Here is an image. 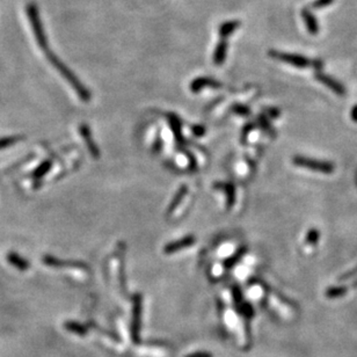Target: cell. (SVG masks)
I'll return each instance as SVG.
<instances>
[{"instance_id": "obj_1", "label": "cell", "mask_w": 357, "mask_h": 357, "mask_svg": "<svg viewBox=\"0 0 357 357\" xmlns=\"http://www.w3.org/2000/svg\"><path fill=\"white\" fill-rule=\"evenodd\" d=\"M47 57L49 61L54 65L55 69H56L58 72L61 74V77H64V79L69 81L70 85L72 86V89L78 93V95L83 101H89L90 100V93L89 90L86 89L85 86L81 84V81L78 79V78L74 76V73L71 71L69 67L65 65L63 61H61L57 56H55L53 53H47Z\"/></svg>"}, {"instance_id": "obj_2", "label": "cell", "mask_w": 357, "mask_h": 357, "mask_svg": "<svg viewBox=\"0 0 357 357\" xmlns=\"http://www.w3.org/2000/svg\"><path fill=\"white\" fill-rule=\"evenodd\" d=\"M26 13H27L28 20L31 25L32 32H34V36L36 38L37 44L40 45L42 50L48 51V40L47 36H45L44 28L43 25H42L41 15L40 12H38L37 6L30 2V4H28L27 7H26Z\"/></svg>"}, {"instance_id": "obj_3", "label": "cell", "mask_w": 357, "mask_h": 357, "mask_svg": "<svg viewBox=\"0 0 357 357\" xmlns=\"http://www.w3.org/2000/svg\"><path fill=\"white\" fill-rule=\"evenodd\" d=\"M292 161L298 167L306 168V170L318 172V173L332 174L335 171V166H334L332 162L317 160V159L303 157V155H296Z\"/></svg>"}, {"instance_id": "obj_4", "label": "cell", "mask_w": 357, "mask_h": 357, "mask_svg": "<svg viewBox=\"0 0 357 357\" xmlns=\"http://www.w3.org/2000/svg\"><path fill=\"white\" fill-rule=\"evenodd\" d=\"M132 321H131V339L135 343H139V335H141V324H142V307L143 300L141 295H135L132 299Z\"/></svg>"}, {"instance_id": "obj_5", "label": "cell", "mask_w": 357, "mask_h": 357, "mask_svg": "<svg viewBox=\"0 0 357 357\" xmlns=\"http://www.w3.org/2000/svg\"><path fill=\"white\" fill-rule=\"evenodd\" d=\"M269 55L274 58V60L284 61V63L290 64L292 66L298 67V69H305V67L310 66L311 64H313L308 58L300 56V55L296 54H288V53H280V51L272 50L269 53Z\"/></svg>"}, {"instance_id": "obj_6", "label": "cell", "mask_w": 357, "mask_h": 357, "mask_svg": "<svg viewBox=\"0 0 357 357\" xmlns=\"http://www.w3.org/2000/svg\"><path fill=\"white\" fill-rule=\"evenodd\" d=\"M316 78H317V80H319L320 83H323L325 86L328 87L332 92L339 94L340 96L345 95V93H346L345 87H343L342 84H340L339 81L333 79L332 77L326 76V74H324V73H317Z\"/></svg>"}, {"instance_id": "obj_7", "label": "cell", "mask_w": 357, "mask_h": 357, "mask_svg": "<svg viewBox=\"0 0 357 357\" xmlns=\"http://www.w3.org/2000/svg\"><path fill=\"white\" fill-rule=\"evenodd\" d=\"M206 87H211V89H220L222 85L218 83V81L215 79H211V78L208 77H202V78H196V79L193 80L190 85L191 92L197 93L200 92L201 89H206Z\"/></svg>"}, {"instance_id": "obj_8", "label": "cell", "mask_w": 357, "mask_h": 357, "mask_svg": "<svg viewBox=\"0 0 357 357\" xmlns=\"http://www.w3.org/2000/svg\"><path fill=\"white\" fill-rule=\"evenodd\" d=\"M195 242V238L194 237H184V238L180 239V240H177V241H173L171 243H168V245L165 247V253L166 254H173V253L178 252V251H181V249L183 248H187L189 247V246L193 245V243Z\"/></svg>"}, {"instance_id": "obj_9", "label": "cell", "mask_w": 357, "mask_h": 357, "mask_svg": "<svg viewBox=\"0 0 357 357\" xmlns=\"http://www.w3.org/2000/svg\"><path fill=\"white\" fill-rule=\"evenodd\" d=\"M301 15H303V19H304L305 26H306V28H307V31L312 35L318 34V31H319V25H318L317 19L314 18V15L312 14V13H311L310 11H307V9H303Z\"/></svg>"}, {"instance_id": "obj_10", "label": "cell", "mask_w": 357, "mask_h": 357, "mask_svg": "<svg viewBox=\"0 0 357 357\" xmlns=\"http://www.w3.org/2000/svg\"><path fill=\"white\" fill-rule=\"evenodd\" d=\"M80 132H81V136H83L84 139H85L87 148H89V150L90 153H92L93 157H99V149H97L95 143L93 142L89 126L81 125L80 126Z\"/></svg>"}, {"instance_id": "obj_11", "label": "cell", "mask_w": 357, "mask_h": 357, "mask_svg": "<svg viewBox=\"0 0 357 357\" xmlns=\"http://www.w3.org/2000/svg\"><path fill=\"white\" fill-rule=\"evenodd\" d=\"M227 48H229V44L225 40H222L217 44L215 49V53H213V63L217 65H222L226 60L227 55Z\"/></svg>"}, {"instance_id": "obj_12", "label": "cell", "mask_w": 357, "mask_h": 357, "mask_svg": "<svg viewBox=\"0 0 357 357\" xmlns=\"http://www.w3.org/2000/svg\"><path fill=\"white\" fill-rule=\"evenodd\" d=\"M240 26H241V22L239 20H235V21H227L224 22V24L220 25L219 27V35L223 40H225L226 37H229L230 35L233 34L237 29H238Z\"/></svg>"}, {"instance_id": "obj_13", "label": "cell", "mask_w": 357, "mask_h": 357, "mask_svg": "<svg viewBox=\"0 0 357 357\" xmlns=\"http://www.w3.org/2000/svg\"><path fill=\"white\" fill-rule=\"evenodd\" d=\"M170 122H171V126L172 130H173L175 139H177L178 145H182L183 144V138H182V134H181V124L178 119L175 115H171L170 116Z\"/></svg>"}, {"instance_id": "obj_14", "label": "cell", "mask_w": 357, "mask_h": 357, "mask_svg": "<svg viewBox=\"0 0 357 357\" xmlns=\"http://www.w3.org/2000/svg\"><path fill=\"white\" fill-rule=\"evenodd\" d=\"M64 327L65 329H67L69 332L78 334V335L80 336H85L87 332H89V329H87L85 326L76 323V321H67V323L64 324Z\"/></svg>"}, {"instance_id": "obj_15", "label": "cell", "mask_w": 357, "mask_h": 357, "mask_svg": "<svg viewBox=\"0 0 357 357\" xmlns=\"http://www.w3.org/2000/svg\"><path fill=\"white\" fill-rule=\"evenodd\" d=\"M8 261L9 264L13 265L18 269H20V270H26V269L29 268L28 262L26 261L25 259H22L20 255L15 254V253H11V254L8 255Z\"/></svg>"}, {"instance_id": "obj_16", "label": "cell", "mask_w": 357, "mask_h": 357, "mask_svg": "<svg viewBox=\"0 0 357 357\" xmlns=\"http://www.w3.org/2000/svg\"><path fill=\"white\" fill-rule=\"evenodd\" d=\"M44 264L51 266V267H63V266H67V267H85V266L81 264H69V262L60 261V260L55 259L53 256H45Z\"/></svg>"}, {"instance_id": "obj_17", "label": "cell", "mask_w": 357, "mask_h": 357, "mask_svg": "<svg viewBox=\"0 0 357 357\" xmlns=\"http://www.w3.org/2000/svg\"><path fill=\"white\" fill-rule=\"evenodd\" d=\"M217 187H220L219 189H223L224 191H225L226 195H227V206L231 207L233 202H235V195H236V191H235V188H233L232 184H229V183H217Z\"/></svg>"}, {"instance_id": "obj_18", "label": "cell", "mask_w": 357, "mask_h": 357, "mask_svg": "<svg viewBox=\"0 0 357 357\" xmlns=\"http://www.w3.org/2000/svg\"><path fill=\"white\" fill-rule=\"evenodd\" d=\"M347 292H348V288L347 287H330L327 289L326 294L325 295H326V297L333 299V298L345 296Z\"/></svg>"}, {"instance_id": "obj_19", "label": "cell", "mask_w": 357, "mask_h": 357, "mask_svg": "<svg viewBox=\"0 0 357 357\" xmlns=\"http://www.w3.org/2000/svg\"><path fill=\"white\" fill-rule=\"evenodd\" d=\"M186 194H187V187H182L180 190L178 191V194L175 195L174 200L172 201L170 208H168V213H172L175 209H177V208L178 207V204L181 203V201H182L183 196Z\"/></svg>"}, {"instance_id": "obj_20", "label": "cell", "mask_w": 357, "mask_h": 357, "mask_svg": "<svg viewBox=\"0 0 357 357\" xmlns=\"http://www.w3.org/2000/svg\"><path fill=\"white\" fill-rule=\"evenodd\" d=\"M245 252H246V247H241V248L239 249L238 252L236 253L235 255H232L231 258L226 260L225 264H224V266H225L226 268H231V267H233V266H235V265L237 264V262H238L239 260L241 259L243 255H245Z\"/></svg>"}, {"instance_id": "obj_21", "label": "cell", "mask_w": 357, "mask_h": 357, "mask_svg": "<svg viewBox=\"0 0 357 357\" xmlns=\"http://www.w3.org/2000/svg\"><path fill=\"white\" fill-rule=\"evenodd\" d=\"M319 239H320V232L318 231L317 229H312L307 232V235H306L307 245H311V246L317 245V242L319 241Z\"/></svg>"}, {"instance_id": "obj_22", "label": "cell", "mask_w": 357, "mask_h": 357, "mask_svg": "<svg viewBox=\"0 0 357 357\" xmlns=\"http://www.w3.org/2000/svg\"><path fill=\"white\" fill-rule=\"evenodd\" d=\"M50 167H51V162H49V161H44L43 164H42L41 166L38 167L37 170L34 172V177H35V178H42L45 173H47V172H48L49 170H50Z\"/></svg>"}, {"instance_id": "obj_23", "label": "cell", "mask_w": 357, "mask_h": 357, "mask_svg": "<svg viewBox=\"0 0 357 357\" xmlns=\"http://www.w3.org/2000/svg\"><path fill=\"white\" fill-rule=\"evenodd\" d=\"M20 139V137H6V138H2L0 139V149H4V148H7V146L9 145H13L14 143H16Z\"/></svg>"}, {"instance_id": "obj_24", "label": "cell", "mask_w": 357, "mask_h": 357, "mask_svg": "<svg viewBox=\"0 0 357 357\" xmlns=\"http://www.w3.org/2000/svg\"><path fill=\"white\" fill-rule=\"evenodd\" d=\"M355 275H357V266H356L355 268L350 269L349 271L345 272V274H343L342 276H340L339 281H340V282H343V281H346V280H349V278L354 277V276H355Z\"/></svg>"}, {"instance_id": "obj_25", "label": "cell", "mask_w": 357, "mask_h": 357, "mask_svg": "<svg viewBox=\"0 0 357 357\" xmlns=\"http://www.w3.org/2000/svg\"><path fill=\"white\" fill-rule=\"evenodd\" d=\"M333 2V0H316L313 2V8H323L326 6H329Z\"/></svg>"}, {"instance_id": "obj_26", "label": "cell", "mask_w": 357, "mask_h": 357, "mask_svg": "<svg viewBox=\"0 0 357 357\" xmlns=\"http://www.w3.org/2000/svg\"><path fill=\"white\" fill-rule=\"evenodd\" d=\"M186 357H213V356L211 355L210 353H207V352H197V353L190 354V355H188Z\"/></svg>"}, {"instance_id": "obj_27", "label": "cell", "mask_w": 357, "mask_h": 357, "mask_svg": "<svg viewBox=\"0 0 357 357\" xmlns=\"http://www.w3.org/2000/svg\"><path fill=\"white\" fill-rule=\"evenodd\" d=\"M235 112L239 115H247L248 114V109L243 106H237L235 107Z\"/></svg>"}, {"instance_id": "obj_28", "label": "cell", "mask_w": 357, "mask_h": 357, "mask_svg": "<svg viewBox=\"0 0 357 357\" xmlns=\"http://www.w3.org/2000/svg\"><path fill=\"white\" fill-rule=\"evenodd\" d=\"M350 118L354 122H357V105L353 107L352 112H350Z\"/></svg>"}, {"instance_id": "obj_29", "label": "cell", "mask_w": 357, "mask_h": 357, "mask_svg": "<svg viewBox=\"0 0 357 357\" xmlns=\"http://www.w3.org/2000/svg\"><path fill=\"white\" fill-rule=\"evenodd\" d=\"M204 132V129L201 128V126H197V128H194V134L201 136Z\"/></svg>"}, {"instance_id": "obj_30", "label": "cell", "mask_w": 357, "mask_h": 357, "mask_svg": "<svg viewBox=\"0 0 357 357\" xmlns=\"http://www.w3.org/2000/svg\"><path fill=\"white\" fill-rule=\"evenodd\" d=\"M269 113H270V114H269V115L272 116V118H277V116H278V110L270 109V110H269Z\"/></svg>"}, {"instance_id": "obj_31", "label": "cell", "mask_w": 357, "mask_h": 357, "mask_svg": "<svg viewBox=\"0 0 357 357\" xmlns=\"http://www.w3.org/2000/svg\"><path fill=\"white\" fill-rule=\"evenodd\" d=\"M353 287H354V288H357V281H356V282H354Z\"/></svg>"}]
</instances>
